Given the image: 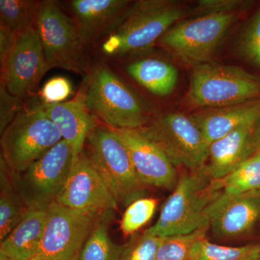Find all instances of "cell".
<instances>
[{
	"label": "cell",
	"mask_w": 260,
	"mask_h": 260,
	"mask_svg": "<svg viewBox=\"0 0 260 260\" xmlns=\"http://www.w3.org/2000/svg\"><path fill=\"white\" fill-rule=\"evenodd\" d=\"M239 51L246 60L260 69V8L241 35Z\"/></svg>",
	"instance_id": "cell-29"
},
{
	"label": "cell",
	"mask_w": 260,
	"mask_h": 260,
	"mask_svg": "<svg viewBox=\"0 0 260 260\" xmlns=\"http://www.w3.org/2000/svg\"><path fill=\"white\" fill-rule=\"evenodd\" d=\"M41 3L34 0H1L0 25L16 35L34 28Z\"/></svg>",
	"instance_id": "cell-23"
},
{
	"label": "cell",
	"mask_w": 260,
	"mask_h": 260,
	"mask_svg": "<svg viewBox=\"0 0 260 260\" xmlns=\"http://www.w3.org/2000/svg\"><path fill=\"white\" fill-rule=\"evenodd\" d=\"M133 3L128 0H73L70 9L85 45L107 37Z\"/></svg>",
	"instance_id": "cell-16"
},
{
	"label": "cell",
	"mask_w": 260,
	"mask_h": 260,
	"mask_svg": "<svg viewBox=\"0 0 260 260\" xmlns=\"http://www.w3.org/2000/svg\"><path fill=\"white\" fill-rule=\"evenodd\" d=\"M260 244L242 246L219 245L206 237L197 242L190 260H259Z\"/></svg>",
	"instance_id": "cell-25"
},
{
	"label": "cell",
	"mask_w": 260,
	"mask_h": 260,
	"mask_svg": "<svg viewBox=\"0 0 260 260\" xmlns=\"http://www.w3.org/2000/svg\"><path fill=\"white\" fill-rule=\"evenodd\" d=\"M140 129L176 168L194 171L205 165L209 146L191 116L164 114Z\"/></svg>",
	"instance_id": "cell-9"
},
{
	"label": "cell",
	"mask_w": 260,
	"mask_h": 260,
	"mask_svg": "<svg viewBox=\"0 0 260 260\" xmlns=\"http://www.w3.org/2000/svg\"><path fill=\"white\" fill-rule=\"evenodd\" d=\"M209 229V225H205L187 234L161 237L157 251V260H190L195 244L206 237Z\"/></svg>",
	"instance_id": "cell-27"
},
{
	"label": "cell",
	"mask_w": 260,
	"mask_h": 260,
	"mask_svg": "<svg viewBox=\"0 0 260 260\" xmlns=\"http://www.w3.org/2000/svg\"><path fill=\"white\" fill-rule=\"evenodd\" d=\"M260 218V190L230 194L222 191L208 211V224L217 237L235 239L254 226Z\"/></svg>",
	"instance_id": "cell-15"
},
{
	"label": "cell",
	"mask_w": 260,
	"mask_h": 260,
	"mask_svg": "<svg viewBox=\"0 0 260 260\" xmlns=\"http://www.w3.org/2000/svg\"><path fill=\"white\" fill-rule=\"evenodd\" d=\"M254 138H255L257 148L258 147L260 148V121L256 124L255 129H254Z\"/></svg>",
	"instance_id": "cell-35"
},
{
	"label": "cell",
	"mask_w": 260,
	"mask_h": 260,
	"mask_svg": "<svg viewBox=\"0 0 260 260\" xmlns=\"http://www.w3.org/2000/svg\"><path fill=\"white\" fill-rule=\"evenodd\" d=\"M237 13H211L178 22L158 44L183 62L196 67L210 62Z\"/></svg>",
	"instance_id": "cell-8"
},
{
	"label": "cell",
	"mask_w": 260,
	"mask_h": 260,
	"mask_svg": "<svg viewBox=\"0 0 260 260\" xmlns=\"http://www.w3.org/2000/svg\"><path fill=\"white\" fill-rule=\"evenodd\" d=\"M109 212L103 213L84 244L79 260H119L124 246L112 242L108 232Z\"/></svg>",
	"instance_id": "cell-24"
},
{
	"label": "cell",
	"mask_w": 260,
	"mask_h": 260,
	"mask_svg": "<svg viewBox=\"0 0 260 260\" xmlns=\"http://www.w3.org/2000/svg\"><path fill=\"white\" fill-rule=\"evenodd\" d=\"M73 159L71 147L62 139L25 172H13L19 191L28 208H47L56 202L68 179Z\"/></svg>",
	"instance_id": "cell-11"
},
{
	"label": "cell",
	"mask_w": 260,
	"mask_h": 260,
	"mask_svg": "<svg viewBox=\"0 0 260 260\" xmlns=\"http://www.w3.org/2000/svg\"><path fill=\"white\" fill-rule=\"evenodd\" d=\"M34 28L42 44L49 68L90 73L85 46L78 27L55 1H42Z\"/></svg>",
	"instance_id": "cell-7"
},
{
	"label": "cell",
	"mask_w": 260,
	"mask_h": 260,
	"mask_svg": "<svg viewBox=\"0 0 260 260\" xmlns=\"http://www.w3.org/2000/svg\"><path fill=\"white\" fill-rule=\"evenodd\" d=\"M56 203L77 210L107 213L116 210L118 202L83 150L73 159L64 187Z\"/></svg>",
	"instance_id": "cell-13"
},
{
	"label": "cell",
	"mask_w": 260,
	"mask_h": 260,
	"mask_svg": "<svg viewBox=\"0 0 260 260\" xmlns=\"http://www.w3.org/2000/svg\"><path fill=\"white\" fill-rule=\"evenodd\" d=\"M186 15L172 0H139L130 6L121 23L103 43L109 56H124L148 50Z\"/></svg>",
	"instance_id": "cell-2"
},
{
	"label": "cell",
	"mask_w": 260,
	"mask_h": 260,
	"mask_svg": "<svg viewBox=\"0 0 260 260\" xmlns=\"http://www.w3.org/2000/svg\"><path fill=\"white\" fill-rule=\"evenodd\" d=\"M61 140L59 129L40 105L23 109L1 133V157L20 174Z\"/></svg>",
	"instance_id": "cell-6"
},
{
	"label": "cell",
	"mask_w": 260,
	"mask_h": 260,
	"mask_svg": "<svg viewBox=\"0 0 260 260\" xmlns=\"http://www.w3.org/2000/svg\"><path fill=\"white\" fill-rule=\"evenodd\" d=\"M49 70L37 30L30 28L18 36L1 67V83L12 95L25 99Z\"/></svg>",
	"instance_id": "cell-12"
},
{
	"label": "cell",
	"mask_w": 260,
	"mask_h": 260,
	"mask_svg": "<svg viewBox=\"0 0 260 260\" xmlns=\"http://www.w3.org/2000/svg\"><path fill=\"white\" fill-rule=\"evenodd\" d=\"M22 99L12 95L3 83H0V133L23 110Z\"/></svg>",
	"instance_id": "cell-32"
},
{
	"label": "cell",
	"mask_w": 260,
	"mask_h": 260,
	"mask_svg": "<svg viewBox=\"0 0 260 260\" xmlns=\"http://www.w3.org/2000/svg\"><path fill=\"white\" fill-rule=\"evenodd\" d=\"M208 146L242 126L260 121V99L226 107L202 109L191 116Z\"/></svg>",
	"instance_id": "cell-19"
},
{
	"label": "cell",
	"mask_w": 260,
	"mask_h": 260,
	"mask_svg": "<svg viewBox=\"0 0 260 260\" xmlns=\"http://www.w3.org/2000/svg\"><path fill=\"white\" fill-rule=\"evenodd\" d=\"M126 70L135 81L158 96H167L177 85V68L161 59H140L128 65Z\"/></svg>",
	"instance_id": "cell-21"
},
{
	"label": "cell",
	"mask_w": 260,
	"mask_h": 260,
	"mask_svg": "<svg viewBox=\"0 0 260 260\" xmlns=\"http://www.w3.org/2000/svg\"><path fill=\"white\" fill-rule=\"evenodd\" d=\"M222 191L220 180L213 179L205 166L184 174L162 205L156 223L145 232L165 237L209 225L210 205Z\"/></svg>",
	"instance_id": "cell-1"
},
{
	"label": "cell",
	"mask_w": 260,
	"mask_h": 260,
	"mask_svg": "<svg viewBox=\"0 0 260 260\" xmlns=\"http://www.w3.org/2000/svg\"><path fill=\"white\" fill-rule=\"evenodd\" d=\"M219 180L224 192L230 194L260 190V151Z\"/></svg>",
	"instance_id": "cell-26"
},
{
	"label": "cell",
	"mask_w": 260,
	"mask_h": 260,
	"mask_svg": "<svg viewBox=\"0 0 260 260\" xmlns=\"http://www.w3.org/2000/svg\"><path fill=\"white\" fill-rule=\"evenodd\" d=\"M18 35L0 25V67L3 66Z\"/></svg>",
	"instance_id": "cell-34"
},
{
	"label": "cell",
	"mask_w": 260,
	"mask_h": 260,
	"mask_svg": "<svg viewBox=\"0 0 260 260\" xmlns=\"http://www.w3.org/2000/svg\"><path fill=\"white\" fill-rule=\"evenodd\" d=\"M39 93L43 104H60L73 93V85L64 77H54L44 83Z\"/></svg>",
	"instance_id": "cell-31"
},
{
	"label": "cell",
	"mask_w": 260,
	"mask_h": 260,
	"mask_svg": "<svg viewBox=\"0 0 260 260\" xmlns=\"http://www.w3.org/2000/svg\"><path fill=\"white\" fill-rule=\"evenodd\" d=\"M246 4L237 0H202L193 10V17L211 13H237Z\"/></svg>",
	"instance_id": "cell-33"
},
{
	"label": "cell",
	"mask_w": 260,
	"mask_h": 260,
	"mask_svg": "<svg viewBox=\"0 0 260 260\" xmlns=\"http://www.w3.org/2000/svg\"><path fill=\"white\" fill-rule=\"evenodd\" d=\"M259 151H260V150H259Z\"/></svg>",
	"instance_id": "cell-38"
},
{
	"label": "cell",
	"mask_w": 260,
	"mask_h": 260,
	"mask_svg": "<svg viewBox=\"0 0 260 260\" xmlns=\"http://www.w3.org/2000/svg\"><path fill=\"white\" fill-rule=\"evenodd\" d=\"M49 207L29 208L18 225L0 244V256L10 260H30L39 253Z\"/></svg>",
	"instance_id": "cell-20"
},
{
	"label": "cell",
	"mask_w": 260,
	"mask_h": 260,
	"mask_svg": "<svg viewBox=\"0 0 260 260\" xmlns=\"http://www.w3.org/2000/svg\"><path fill=\"white\" fill-rule=\"evenodd\" d=\"M87 78L84 99L94 118L113 129L146 125L149 113L144 103L109 67L96 65Z\"/></svg>",
	"instance_id": "cell-3"
},
{
	"label": "cell",
	"mask_w": 260,
	"mask_h": 260,
	"mask_svg": "<svg viewBox=\"0 0 260 260\" xmlns=\"http://www.w3.org/2000/svg\"><path fill=\"white\" fill-rule=\"evenodd\" d=\"M22 198L14 173L0 159V240L13 231L28 210Z\"/></svg>",
	"instance_id": "cell-22"
},
{
	"label": "cell",
	"mask_w": 260,
	"mask_h": 260,
	"mask_svg": "<svg viewBox=\"0 0 260 260\" xmlns=\"http://www.w3.org/2000/svg\"><path fill=\"white\" fill-rule=\"evenodd\" d=\"M259 260H260V256H259Z\"/></svg>",
	"instance_id": "cell-37"
},
{
	"label": "cell",
	"mask_w": 260,
	"mask_h": 260,
	"mask_svg": "<svg viewBox=\"0 0 260 260\" xmlns=\"http://www.w3.org/2000/svg\"><path fill=\"white\" fill-rule=\"evenodd\" d=\"M129 151L140 182L145 186L174 189L177 169L158 145L140 129H114Z\"/></svg>",
	"instance_id": "cell-14"
},
{
	"label": "cell",
	"mask_w": 260,
	"mask_h": 260,
	"mask_svg": "<svg viewBox=\"0 0 260 260\" xmlns=\"http://www.w3.org/2000/svg\"><path fill=\"white\" fill-rule=\"evenodd\" d=\"M157 208V200L141 198L132 202L124 212L121 221V230L131 235L144 226L153 218Z\"/></svg>",
	"instance_id": "cell-28"
},
{
	"label": "cell",
	"mask_w": 260,
	"mask_h": 260,
	"mask_svg": "<svg viewBox=\"0 0 260 260\" xmlns=\"http://www.w3.org/2000/svg\"><path fill=\"white\" fill-rule=\"evenodd\" d=\"M161 237L143 233L124 246L119 260H157Z\"/></svg>",
	"instance_id": "cell-30"
},
{
	"label": "cell",
	"mask_w": 260,
	"mask_h": 260,
	"mask_svg": "<svg viewBox=\"0 0 260 260\" xmlns=\"http://www.w3.org/2000/svg\"><path fill=\"white\" fill-rule=\"evenodd\" d=\"M187 102L207 109L260 99V77L232 65L208 62L194 67Z\"/></svg>",
	"instance_id": "cell-4"
},
{
	"label": "cell",
	"mask_w": 260,
	"mask_h": 260,
	"mask_svg": "<svg viewBox=\"0 0 260 260\" xmlns=\"http://www.w3.org/2000/svg\"><path fill=\"white\" fill-rule=\"evenodd\" d=\"M86 143L89 158L118 203L129 205L142 198L145 186L138 179L129 151L115 130L96 125Z\"/></svg>",
	"instance_id": "cell-5"
},
{
	"label": "cell",
	"mask_w": 260,
	"mask_h": 260,
	"mask_svg": "<svg viewBox=\"0 0 260 260\" xmlns=\"http://www.w3.org/2000/svg\"><path fill=\"white\" fill-rule=\"evenodd\" d=\"M0 260H10V259H7V258L5 257V256H0ZM30 260H46V259H40V258L35 257V258H32V259H30Z\"/></svg>",
	"instance_id": "cell-36"
},
{
	"label": "cell",
	"mask_w": 260,
	"mask_h": 260,
	"mask_svg": "<svg viewBox=\"0 0 260 260\" xmlns=\"http://www.w3.org/2000/svg\"><path fill=\"white\" fill-rule=\"evenodd\" d=\"M103 213L51 203L47 225L36 257L79 260L84 244Z\"/></svg>",
	"instance_id": "cell-10"
},
{
	"label": "cell",
	"mask_w": 260,
	"mask_h": 260,
	"mask_svg": "<svg viewBox=\"0 0 260 260\" xmlns=\"http://www.w3.org/2000/svg\"><path fill=\"white\" fill-rule=\"evenodd\" d=\"M84 97L85 91L68 102L40 104L44 112L59 129L62 139L69 143L73 158L83 151L89 134L96 126L95 118L85 106Z\"/></svg>",
	"instance_id": "cell-18"
},
{
	"label": "cell",
	"mask_w": 260,
	"mask_h": 260,
	"mask_svg": "<svg viewBox=\"0 0 260 260\" xmlns=\"http://www.w3.org/2000/svg\"><path fill=\"white\" fill-rule=\"evenodd\" d=\"M256 124L242 126L210 145L205 166L213 179H223L252 156L257 148Z\"/></svg>",
	"instance_id": "cell-17"
}]
</instances>
